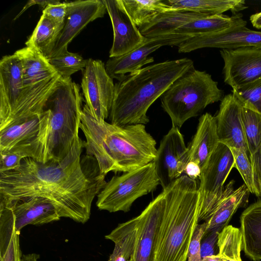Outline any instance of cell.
I'll return each mask as SVG.
<instances>
[{
    "instance_id": "1f68e13d",
    "label": "cell",
    "mask_w": 261,
    "mask_h": 261,
    "mask_svg": "<svg viewBox=\"0 0 261 261\" xmlns=\"http://www.w3.org/2000/svg\"><path fill=\"white\" fill-rule=\"evenodd\" d=\"M47 60L56 71L65 79L70 77L72 74L80 70H83L88 63V60L78 54L68 51Z\"/></svg>"
},
{
    "instance_id": "d6986e66",
    "label": "cell",
    "mask_w": 261,
    "mask_h": 261,
    "mask_svg": "<svg viewBox=\"0 0 261 261\" xmlns=\"http://www.w3.org/2000/svg\"><path fill=\"white\" fill-rule=\"evenodd\" d=\"M242 108L232 93L224 96L215 116L218 135L220 143L229 148L243 149L250 155L243 128Z\"/></svg>"
},
{
    "instance_id": "7c38bea8",
    "label": "cell",
    "mask_w": 261,
    "mask_h": 261,
    "mask_svg": "<svg viewBox=\"0 0 261 261\" xmlns=\"http://www.w3.org/2000/svg\"><path fill=\"white\" fill-rule=\"evenodd\" d=\"M220 53L224 62V82L232 89L261 78V48L221 49Z\"/></svg>"
},
{
    "instance_id": "b9f144b4",
    "label": "cell",
    "mask_w": 261,
    "mask_h": 261,
    "mask_svg": "<svg viewBox=\"0 0 261 261\" xmlns=\"http://www.w3.org/2000/svg\"><path fill=\"white\" fill-rule=\"evenodd\" d=\"M60 1L58 0H31L27 2L25 5L23 7L20 12L14 18V20L17 19L20 15L24 12L30 7L35 5H38L43 9L45 8L48 5L51 4H56L60 3Z\"/></svg>"
},
{
    "instance_id": "4316f807",
    "label": "cell",
    "mask_w": 261,
    "mask_h": 261,
    "mask_svg": "<svg viewBox=\"0 0 261 261\" xmlns=\"http://www.w3.org/2000/svg\"><path fill=\"white\" fill-rule=\"evenodd\" d=\"M247 23L240 13L231 16L224 14L207 16L189 22L176 30L175 34H184L193 36L217 33L226 30L233 26Z\"/></svg>"
},
{
    "instance_id": "d6a6232c",
    "label": "cell",
    "mask_w": 261,
    "mask_h": 261,
    "mask_svg": "<svg viewBox=\"0 0 261 261\" xmlns=\"http://www.w3.org/2000/svg\"><path fill=\"white\" fill-rule=\"evenodd\" d=\"M232 94L242 107L261 114V78L238 89H232Z\"/></svg>"
},
{
    "instance_id": "7bdbcfd3",
    "label": "cell",
    "mask_w": 261,
    "mask_h": 261,
    "mask_svg": "<svg viewBox=\"0 0 261 261\" xmlns=\"http://www.w3.org/2000/svg\"><path fill=\"white\" fill-rule=\"evenodd\" d=\"M250 20L254 28L261 29V12L251 15Z\"/></svg>"
},
{
    "instance_id": "e575fe53",
    "label": "cell",
    "mask_w": 261,
    "mask_h": 261,
    "mask_svg": "<svg viewBox=\"0 0 261 261\" xmlns=\"http://www.w3.org/2000/svg\"><path fill=\"white\" fill-rule=\"evenodd\" d=\"M14 227L10 238L0 242V261H22V254L20 247L19 234Z\"/></svg>"
},
{
    "instance_id": "83f0119b",
    "label": "cell",
    "mask_w": 261,
    "mask_h": 261,
    "mask_svg": "<svg viewBox=\"0 0 261 261\" xmlns=\"http://www.w3.org/2000/svg\"><path fill=\"white\" fill-rule=\"evenodd\" d=\"M65 23H59L42 15L26 46L34 48L47 59L50 58Z\"/></svg>"
},
{
    "instance_id": "d4e9b609",
    "label": "cell",
    "mask_w": 261,
    "mask_h": 261,
    "mask_svg": "<svg viewBox=\"0 0 261 261\" xmlns=\"http://www.w3.org/2000/svg\"><path fill=\"white\" fill-rule=\"evenodd\" d=\"M172 10L191 11L208 15L230 11L239 13L247 8L243 0H166Z\"/></svg>"
},
{
    "instance_id": "8fae6325",
    "label": "cell",
    "mask_w": 261,
    "mask_h": 261,
    "mask_svg": "<svg viewBox=\"0 0 261 261\" xmlns=\"http://www.w3.org/2000/svg\"><path fill=\"white\" fill-rule=\"evenodd\" d=\"M153 162L163 189L181 176L188 162V149L178 127L172 126L163 137Z\"/></svg>"
},
{
    "instance_id": "9c48e42d",
    "label": "cell",
    "mask_w": 261,
    "mask_h": 261,
    "mask_svg": "<svg viewBox=\"0 0 261 261\" xmlns=\"http://www.w3.org/2000/svg\"><path fill=\"white\" fill-rule=\"evenodd\" d=\"M113 80L102 61L88 59L83 70L81 88L86 104L97 119L109 117L115 90Z\"/></svg>"
},
{
    "instance_id": "ab89813d",
    "label": "cell",
    "mask_w": 261,
    "mask_h": 261,
    "mask_svg": "<svg viewBox=\"0 0 261 261\" xmlns=\"http://www.w3.org/2000/svg\"><path fill=\"white\" fill-rule=\"evenodd\" d=\"M250 159L253 168L255 185L261 197V144L252 154Z\"/></svg>"
},
{
    "instance_id": "4fadbf2b",
    "label": "cell",
    "mask_w": 261,
    "mask_h": 261,
    "mask_svg": "<svg viewBox=\"0 0 261 261\" xmlns=\"http://www.w3.org/2000/svg\"><path fill=\"white\" fill-rule=\"evenodd\" d=\"M246 24H238L219 32L193 36L178 46V52L188 53L206 47L227 49L261 48V32L248 29Z\"/></svg>"
},
{
    "instance_id": "5b68a950",
    "label": "cell",
    "mask_w": 261,
    "mask_h": 261,
    "mask_svg": "<svg viewBox=\"0 0 261 261\" xmlns=\"http://www.w3.org/2000/svg\"><path fill=\"white\" fill-rule=\"evenodd\" d=\"M165 203L154 261H187L189 247L199 222V186L181 175L162 191Z\"/></svg>"
},
{
    "instance_id": "277c9868",
    "label": "cell",
    "mask_w": 261,
    "mask_h": 261,
    "mask_svg": "<svg viewBox=\"0 0 261 261\" xmlns=\"http://www.w3.org/2000/svg\"><path fill=\"white\" fill-rule=\"evenodd\" d=\"M194 68V61L184 58L147 65L126 75L115 84L111 123L147 124V112L152 104L176 80Z\"/></svg>"
},
{
    "instance_id": "f35d334b",
    "label": "cell",
    "mask_w": 261,
    "mask_h": 261,
    "mask_svg": "<svg viewBox=\"0 0 261 261\" xmlns=\"http://www.w3.org/2000/svg\"><path fill=\"white\" fill-rule=\"evenodd\" d=\"M219 232L213 231L208 232L204 235L201 242V256L202 259L205 257L216 255V247Z\"/></svg>"
},
{
    "instance_id": "f546056e",
    "label": "cell",
    "mask_w": 261,
    "mask_h": 261,
    "mask_svg": "<svg viewBox=\"0 0 261 261\" xmlns=\"http://www.w3.org/2000/svg\"><path fill=\"white\" fill-rule=\"evenodd\" d=\"M218 254L223 261H242V235L240 229L227 225L219 233Z\"/></svg>"
},
{
    "instance_id": "7a4b0ae2",
    "label": "cell",
    "mask_w": 261,
    "mask_h": 261,
    "mask_svg": "<svg viewBox=\"0 0 261 261\" xmlns=\"http://www.w3.org/2000/svg\"><path fill=\"white\" fill-rule=\"evenodd\" d=\"M79 128L86 138V154L96 160L101 174L131 171L153 162L156 157V141L144 124L109 123L96 119L85 104Z\"/></svg>"
},
{
    "instance_id": "ee69618b",
    "label": "cell",
    "mask_w": 261,
    "mask_h": 261,
    "mask_svg": "<svg viewBox=\"0 0 261 261\" xmlns=\"http://www.w3.org/2000/svg\"><path fill=\"white\" fill-rule=\"evenodd\" d=\"M40 258L39 254L36 253H29L22 256V261H38Z\"/></svg>"
},
{
    "instance_id": "44dd1931",
    "label": "cell",
    "mask_w": 261,
    "mask_h": 261,
    "mask_svg": "<svg viewBox=\"0 0 261 261\" xmlns=\"http://www.w3.org/2000/svg\"><path fill=\"white\" fill-rule=\"evenodd\" d=\"M234 180L225 187L223 197L214 212L205 222V233L217 231L219 232L226 226L238 208L244 207L248 202L250 193L245 184L234 190Z\"/></svg>"
},
{
    "instance_id": "d590c367",
    "label": "cell",
    "mask_w": 261,
    "mask_h": 261,
    "mask_svg": "<svg viewBox=\"0 0 261 261\" xmlns=\"http://www.w3.org/2000/svg\"><path fill=\"white\" fill-rule=\"evenodd\" d=\"M206 222L204 221L195 227L189 247L187 261H202L201 242L206 232Z\"/></svg>"
},
{
    "instance_id": "ffe728a7",
    "label": "cell",
    "mask_w": 261,
    "mask_h": 261,
    "mask_svg": "<svg viewBox=\"0 0 261 261\" xmlns=\"http://www.w3.org/2000/svg\"><path fill=\"white\" fill-rule=\"evenodd\" d=\"M220 143L215 116L208 113L203 114L199 119L196 132L187 147L188 162L196 163L202 169Z\"/></svg>"
},
{
    "instance_id": "52a82bcc",
    "label": "cell",
    "mask_w": 261,
    "mask_h": 261,
    "mask_svg": "<svg viewBox=\"0 0 261 261\" xmlns=\"http://www.w3.org/2000/svg\"><path fill=\"white\" fill-rule=\"evenodd\" d=\"M160 185L153 162L137 169L114 176L97 195L98 209L110 213L128 212L136 200Z\"/></svg>"
},
{
    "instance_id": "30bf717a",
    "label": "cell",
    "mask_w": 261,
    "mask_h": 261,
    "mask_svg": "<svg viewBox=\"0 0 261 261\" xmlns=\"http://www.w3.org/2000/svg\"><path fill=\"white\" fill-rule=\"evenodd\" d=\"M192 37L191 35L174 33L146 38L142 45L132 51L118 57L110 58L105 65L106 70L113 79L120 81L126 75L153 62L154 58L149 55L161 47L178 46Z\"/></svg>"
},
{
    "instance_id": "2e32d148",
    "label": "cell",
    "mask_w": 261,
    "mask_h": 261,
    "mask_svg": "<svg viewBox=\"0 0 261 261\" xmlns=\"http://www.w3.org/2000/svg\"><path fill=\"white\" fill-rule=\"evenodd\" d=\"M165 203L162 191L138 215L137 237L128 261H154L155 250Z\"/></svg>"
},
{
    "instance_id": "7402d4cb",
    "label": "cell",
    "mask_w": 261,
    "mask_h": 261,
    "mask_svg": "<svg viewBox=\"0 0 261 261\" xmlns=\"http://www.w3.org/2000/svg\"><path fill=\"white\" fill-rule=\"evenodd\" d=\"M240 223L242 250L253 260H261V200L251 204L243 211Z\"/></svg>"
},
{
    "instance_id": "5bb4252c",
    "label": "cell",
    "mask_w": 261,
    "mask_h": 261,
    "mask_svg": "<svg viewBox=\"0 0 261 261\" xmlns=\"http://www.w3.org/2000/svg\"><path fill=\"white\" fill-rule=\"evenodd\" d=\"M0 213L13 221L15 230L20 232L28 225H42L58 221L60 216L53 203L41 197L0 201Z\"/></svg>"
},
{
    "instance_id": "3957f363",
    "label": "cell",
    "mask_w": 261,
    "mask_h": 261,
    "mask_svg": "<svg viewBox=\"0 0 261 261\" xmlns=\"http://www.w3.org/2000/svg\"><path fill=\"white\" fill-rule=\"evenodd\" d=\"M82 102L80 86L62 77L45 103L37 136L10 151L42 163L63 160L79 134Z\"/></svg>"
},
{
    "instance_id": "74e56055",
    "label": "cell",
    "mask_w": 261,
    "mask_h": 261,
    "mask_svg": "<svg viewBox=\"0 0 261 261\" xmlns=\"http://www.w3.org/2000/svg\"><path fill=\"white\" fill-rule=\"evenodd\" d=\"M0 172L14 169L20 165L24 156L18 152L9 151L0 152Z\"/></svg>"
},
{
    "instance_id": "ba28073f",
    "label": "cell",
    "mask_w": 261,
    "mask_h": 261,
    "mask_svg": "<svg viewBox=\"0 0 261 261\" xmlns=\"http://www.w3.org/2000/svg\"><path fill=\"white\" fill-rule=\"evenodd\" d=\"M233 168L234 160L230 148L220 143L199 177V222L208 220L218 205L224 194V183Z\"/></svg>"
},
{
    "instance_id": "8992f818",
    "label": "cell",
    "mask_w": 261,
    "mask_h": 261,
    "mask_svg": "<svg viewBox=\"0 0 261 261\" xmlns=\"http://www.w3.org/2000/svg\"><path fill=\"white\" fill-rule=\"evenodd\" d=\"M223 91L210 74L195 68L176 80L162 95L161 107L178 128L209 105L221 101Z\"/></svg>"
},
{
    "instance_id": "8d00e7d4",
    "label": "cell",
    "mask_w": 261,
    "mask_h": 261,
    "mask_svg": "<svg viewBox=\"0 0 261 261\" xmlns=\"http://www.w3.org/2000/svg\"><path fill=\"white\" fill-rule=\"evenodd\" d=\"M68 3L48 5L42 11V15L59 23H65L68 12Z\"/></svg>"
},
{
    "instance_id": "484cf974",
    "label": "cell",
    "mask_w": 261,
    "mask_h": 261,
    "mask_svg": "<svg viewBox=\"0 0 261 261\" xmlns=\"http://www.w3.org/2000/svg\"><path fill=\"white\" fill-rule=\"evenodd\" d=\"M138 216L118 224L105 238L113 242L114 250L108 261H128L134 252L138 227Z\"/></svg>"
},
{
    "instance_id": "4dcf8cb0",
    "label": "cell",
    "mask_w": 261,
    "mask_h": 261,
    "mask_svg": "<svg viewBox=\"0 0 261 261\" xmlns=\"http://www.w3.org/2000/svg\"><path fill=\"white\" fill-rule=\"evenodd\" d=\"M241 118L245 140L250 155L261 144V114L242 107Z\"/></svg>"
},
{
    "instance_id": "e0dca14e",
    "label": "cell",
    "mask_w": 261,
    "mask_h": 261,
    "mask_svg": "<svg viewBox=\"0 0 261 261\" xmlns=\"http://www.w3.org/2000/svg\"><path fill=\"white\" fill-rule=\"evenodd\" d=\"M107 11L103 0L76 1L68 2L64 28L51 57L68 51L67 47L74 37L90 22L102 17ZM50 57V58H51Z\"/></svg>"
},
{
    "instance_id": "603a6c76",
    "label": "cell",
    "mask_w": 261,
    "mask_h": 261,
    "mask_svg": "<svg viewBox=\"0 0 261 261\" xmlns=\"http://www.w3.org/2000/svg\"><path fill=\"white\" fill-rule=\"evenodd\" d=\"M42 113L22 118L0 130V152L10 151L35 137L39 132Z\"/></svg>"
},
{
    "instance_id": "ac0fdd59",
    "label": "cell",
    "mask_w": 261,
    "mask_h": 261,
    "mask_svg": "<svg viewBox=\"0 0 261 261\" xmlns=\"http://www.w3.org/2000/svg\"><path fill=\"white\" fill-rule=\"evenodd\" d=\"M22 64L15 55L0 61V125L12 114L23 94Z\"/></svg>"
},
{
    "instance_id": "f1b7e54d",
    "label": "cell",
    "mask_w": 261,
    "mask_h": 261,
    "mask_svg": "<svg viewBox=\"0 0 261 261\" xmlns=\"http://www.w3.org/2000/svg\"><path fill=\"white\" fill-rule=\"evenodd\" d=\"M128 15L139 28L160 13L172 10L166 0H121Z\"/></svg>"
},
{
    "instance_id": "836d02e7",
    "label": "cell",
    "mask_w": 261,
    "mask_h": 261,
    "mask_svg": "<svg viewBox=\"0 0 261 261\" xmlns=\"http://www.w3.org/2000/svg\"><path fill=\"white\" fill-rule=\"evenodd\" d=\"M230 149L234 160V168L239 171L244 181V184L248 188L250 193L260 197L254 181L250 155L242 149L231 148Z\"/></svg>"
},
{
    "instance_id": "9a60e30c",
    "label": "cell",
    "mask_w": 261,
    "mask_h": 261,
    "mask_svg": "<svg viewBox=\"0 0 261 261\" xmlns=\"http://www.w3.org/2000/svg\"><path fill=\"white\" fill-rule=\"evenodd\" d=\"M113 30L110 58L126 54L142 45L146 38L126 12L121 0H103Z\"/></svg>"
},
{
    "instance_id": "6da1fadb",
    "label": "cell",
    "mask_w": 261,
    "mask_h": 261,
    "mask_svg": "<svg viewBox=\"0 0 261 261\" xmlns=\"http://www.w3.org/2000/svg\"><path fill=\"white\" fill-rule=\"evenodd\" d=\"M84 143L78 134L69 153L60 162L42 163L25 158L17 168L0 172V201L45 198L61 218L85 223L94 198L107 182L93 156L82 159Z\"/></svg>"
},
{
    "instance_id": "60d3db41",
    "label": "cell",
    "mask_w": 261,
    "mask_h": 261,
    "mask_svg": "<svg viewBox=\"0 0 261 261\" xmlns=\"http://www.w3.org/2000/svg\"><path fill=\"white\" fill-rule=\"evenodd\" d=\"M201 169L200 166L195 162L189 161L187 163L184 172L190 178L196 180L201 174Z\"/></svg>"
},
{
    "instance_id": "cb8c5ba5",
    "label": "cell",
    "mask_w": 261,
    "mask_h": 261,
    "mask_svg": "<svg viewBox=\"0 0 261 261\" xmlns=\"http://www.w3.org/2000/svg\"><path fill=\"white\" fill-rule=\"evenodd\" d=\"M210 16L191 11L169 10L158 14L148 23L138 28L145 38L174 34L185 24L196 19Z\"/></svg>"
}]
</instances>
